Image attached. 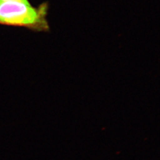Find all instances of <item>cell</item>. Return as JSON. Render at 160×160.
Returning a JSON list of instances; mask_svg holds the SVG:
<instances>
[{"instance_id": "cell-1", "label": "cell", "mask_w": 160, "mask_h": 160, "mask_svg": "<svg viewBox=\"0 0 160 160\" xmlns=\"http://www.w3.org/2000/svg\"><path fill=\"white\" fill-rule=\"evenodd\" d=\"M48 5L34 7L30 2L9 1L0 2V25L23 27L35 32L47 31Z\"/></svg>"}, {"instance_id": "cell-2", "label": "cell", "mask_w": 160, "mask_h": 160, "mask_svg": "<svg viewBox=\"0 0 160 160\" xmlns=\"http://www.w3.org/2000/svg\"><path fill=\"white\" fill-rule=\"evenodd\" d=\"M20 1L23 2H29V0H0V2H5V1Z\"/></svg>"}]
</instances>
